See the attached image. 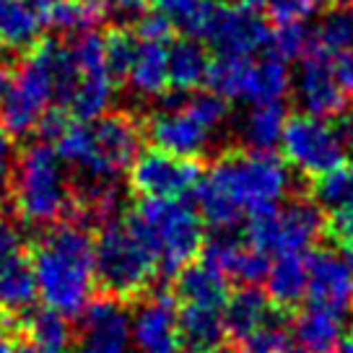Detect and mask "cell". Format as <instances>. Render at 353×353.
Wrapping results in <instances>:
<instances>
[{
	"mask_svg": "<svg viewBox=\"0 0 353 353\" xmlns=\"http://www.w3.org/2000/svg\"><path fill=\"white\" fill-rule=\"evenodd\" d=\"M291 174L273 151H232L198 182V213L213 229H234L242 216H260L283 203Z\"/></svg>",
	"mask_w": 353,
	"mask_h": 353,
	"instance_id": "cell-1",
	"label": "cell"
},
{
	"mask_svg": "<svg viewBox=\"0 0 353 353\" xmlns=\"http://www.w3.org/2000/svg\"><path fill=\"white\" fill-rule=\"evenodd\" d=\"M37 296L44 307L78 317L91 301L97 273H94V239L83 223H52V229L37 242L32 257Z\"/></svg>",
	"mask_w": 353,
	"mask_h": 353,
	"instance_id": "cell-2",
	"label": "cell"
},
{
	"mask_svg": "<svg viewBox=\"0 0 353 353\" xmlns=\"http://www.w3.org/2000/svg\"><path fill=\"white\" fill-rule=\"evenodd\" d=\"M128 223L148 244L166 276L179 273L203 250V219L179 198H143Z\"/></svg>",
	"mask_w": 353,
	"mask_h": 353,
	"instance_id": "cell-3",
	"label": "cell"
},
{
	"mask_svg": "<svg viewBox=\"0 0 353 353\" xmlns=\"http://www.w3.org/2000/svg\"><path fill=\"white\" fill-rule=\"evenodd\" d=\"M13 169V200L26 223L52 226L65 216L73 195L63 159L52 145H29Z\"/></svg>",
	"mask_w": 353,
	"mask_h": 353,
	"instance_id": "cell-4",
	"label": "cell"
},
{
	"mask_svg": "<svg viewBox=\"0 0 353 353\" xmlns=\"http://www.w3.org/2000/svg\"><path fill=\"white\" fill-rule=\"evenodd\" d=\"M229 117V104L219 94H192L169 99L148 122V135L156 148L166 154L198 159L208 151L213 135Z\"/></svg>",
	"mask_w": 353,
	"mask_h": 353,
	"instance_id": "cell-5",
	"label": "cell"
},
{
	"mask_svg": "<svg viewBox=\"0 0 353 353\" xmlns=\"http://www.w3.org/2000/svg\"><path fill=\"white\" fill-rule=\"evenodd\" d=\"M156 257L138 232L125 221H107L94 242V273L114 299L138 296L156 276Z\"/></svg>",
	"mask_w": 353,
	"mask_h": 353,
	"instance_id": "cell-6",
	"label": "cell"
},
{
	"mask_svg": "<svg viewBox=\"0 0 353 353\" xmlns=\"http://www.w3.org/2000/svg\"><path fill=\"white\" fill-rule=\"evenodd\" d=\"M55 99V42L37 44L8 83L0 104V122L11 135L37 130L44 112Z\"/></svg>",
	"mask_w": 353,
	"mask_h": 353,
	"instance_id": "cell-7",
	"label": "cell"
},
{
	"mask_svg": "<svg viewBox=\"0 0 353 353\" xmlns=\"http://www.w3.org/2000/svg\"><path fill=\"white\" fill-rule=\"evenodd\" d=\"M270 26L263 19V0H232L226 6L210 3L208 13L192 37L229 57H254L270 47Z\"/></svg>",
	"mask_w": 353,
	"mask_h": 353,
	"instance_id": "cell-8",
	"label": "cell"
},
{
	"mask_svg": "<svg viewBox=\"0 0 353 353\" xmlns=\"http://www.w3.org/2000/svg\"><path fill=\"white\" fill-rule=\"evenodd\" d=\"M322 234V210L317 203L294 200L252 216L247 242L265 254H301L312 250Z\"/></svg>",
	"mask_w": 353,
	"mask_h": 353,
	"instance_id": "cell-9",
	"label": "cell"
},
{
	"mask_svg": "<svg viewBox=\"0 0 353 353\" xmlns=\"http://www.w3.org/2000/svg\"><path fill=\"white\" fill-rule=\"evenodd\" d=\"M68 52L76 65V83L65 101V110L78 122L99 120L110 110L114 97V76L107 65L104 37L97 32L78 34L76 42L68 47Z\"/></svg>",
	"mask_w": 353,
	"mask_h": 353,
	"instance_id": "cell-10",
	"label": "cell"
},
{
	"mask_svg": "<svg viewBox=\"0 0 353 353\" xmlns=\"http://www.w3.org/2000/svg\"><path fill=\"white\" fill-rule=\"evenodd\" d=\"M283 154L296 166L301 174L320 176L345 161V145H343L338 130L325 117L314 114H296L286 120L283 135H281Z\"/></svg>",
	"mask_w": 353,
	"mask_h": 353,
	"instance_id": "cell-11",
	"label": "cell"
},
{
	"mask_svg": "<svg viewBox=\"0 0 353 353\" xmlns=\"http://www.w3.org/2000/svg\"><path fill=\"white\" fill-rule=\"evenodd\" d=\"M200 182L195 159L166 154L161 148L138 154L130 164V185L143 198H182Z\"/></svg>",
	"mask_w": 353,
	"mask_h": 353,
	"instance_id": "cell-12",
	"label": "cell"
},
{
	"mask_svg": "<svg viewBox=\"0 0 353 353\" xmlns=\"http://www.w3.org/2000/svg\"><path fill=\"white\" fill-rule=\"evenodd\" d=\"M91 138H94L91 179H114L120 172L130 169L143 145V132L138 122L128 114H101L91 128Z\"/></svg>",
	"mask_w": 353,
	"mask_h": 353,
	"instance_id": "cell-13",
	"label": "cell"
},
{
	"mask_svg": "<svg viewBox=\"0 0 353 353\" xmlns=\"http://www.w3.org/2000/svg\"><path fill=\"white\" fill-rule=\"evenodd\" d=\"M130 338L135 353H185L174 299L166 294L145 299L132 314Z\"/></svg>",
	"mask_w": 353,
	"mask_h": 353,
	"instance_id": "cell-14",
	"label": "cell"
},
{
	"mask_svg": "<svg viewBox=\"0 0 353 353\" xmlns=\"http://www.w3.org/2000/svg\"><path fill=\"white\" fill-rule=\"evenodd\" d=\"M294 91H296V99L304 107V112L314 114V117H332L345 107V94L335 78L330 57L317 50L304 55Z\"/></svg>",
	"mask_w": 353,
	"mask_h": 353,
	"instance_id": "cell-15",
	"label": "cell"
},
{
	"mask_svg": "<svg viewBox=\"0 0 353 353\" xmlns=\"http://www.w3.org/2000/svg\"><path fill=\"white\" fill-rule=\"evenodd\" d=\"M83 341L88 353H132L130 314L120 299L104 296L83 309Z\"/></svg>",
	"mask_w": 353,
	"mask_h": 353,
	"instance_id": "cell-16",
	"label": "cell"
},
{
	"mask_svg": "<svg viewBox=\"0 0 353 353\" xmlns=\"http://www.w3.org/2000/svg\"><path fill=\"white\" fill-rule=\"evenodd\" d=\"M307 294L312 304L345 312L353 307V270L335 252H314L307 257Z\"/></svg>",
	"mask_w": 353,
	"mask_h": 353,
	"instance_id": "cell-17",
	"label": "cell"
},
{
	"mask_svg": "<svg viewBox=\"0 0 353 353\" xmlns=\"http://www.w3.org/2000/svg\"><path fill=\"white\" fill-rule=\"evenodd\" d=\"M176 322H179L182 345L190 353L216 351L221 345V341H223V335H226L223 307L182 304V309H176Z\"/></svg>",
	"mask_w": 353,
	"mask_h": 353,
	"instance_id": "cell-18",
	"label": "cell"
},
{
	"mask_svg": "<svg viewBox=\"0 0 353 353\" xmlns=\"http://www.w3.org/2000/svg\"><path fill=\"white\" fill-rule=\"evenodd\" d=\"M125 78L138 97H161L169 88V47L138 39Z\"/></svg>",
	"mask_w": 353,
	"mask_h": 353,
	"instance_id": "cell-19",
	"label": "cell"
},
{
	"mask_svg": "<svg viewBox=\"0 0 353 353\" xmlns=\"http://www.w3.org/2000/svg\"><path fill=\"white\" fill-rule=\"evenodd\" d=\"M42 26V19L29 0H0V50H32L39 44Z\"/></svg>",
	"mask_w": 353,
	"mask_h": 353,
	"instance_id": "cell-20",
	"label": "cell"
},
{
	"mask_svg": "<svg viewBox=\"0 0 353 353\" xmlns=\"http://www.w3.org/2000/svg\"><path fill=\"white\" fill-rule=\"evenodd\" d=\"M176 296L182 304H210L223 307L229 299V281L210 263L185 265L176 276Z\"/></svg>",
	"mask_w": 353,
	"mask_h": 353,
	"instance_id": "cell-21",
	"label": "cell"
},
{
	"mask_svg": "<svg viewBox=\"0 0 353 353\" xmlns=\"http://www.w3.org/2000/svg\"><path fill=\"white\" fill-rule=\"evenodd\" d=\"M268 299L278 307H294L307 296V260L301 254H278L268 268Z\"/></svg>",
	"mask_w": 353,
	"mask_h": 353,
	"instance_id": "cell-22",
	"label": "cell"
},
{
	"mask_svg": "<svg viewBox=\"0 0 353 353\" xmlns=\"http://www.w3.org/2000/svg\"><path fill=\"white\" fill-rule=\"evenodd\" d=\"M343 314L335 309L312 304L294 322V335L301 348L309 351H332L343 338Z\"/></svg>",
	"mask_w": 353,
	"mask_h": 353,
	"instance_id": "cell-23",
	"label": "cell"
},
{
	"mask_svg": "<svg viewBox=\"0 0 353 353\" xmlns=\"http://www.w3.org/2000/svg\"><path fill=\"white\" fill-rule=\"evenodd\" d=\"M210 68L208 50L198 39H182L169 47V86L179 94L205 83Z\"/></svg>",
	"mask_w": 353,
	"mask_h": 353,
	"instance_id": "cell-24",
	"label": "cell"
},
{
	"mask_svg": "<svg viewBox=\"0 0 353 353\" xmlns=\"http://www.w3.org/2000/svg\"><path fill=\"white\" fill-rule=\"evenodd\" d=\"M291 91V73L281 57L270 55L265 60H252L247 78V97L250 104H276L283 101Z\"/></svg>",
	"mask_w": 353,
	"mask_h": 353,
	"instance_id": "cell-25",
	"label": "cell"
},
{
	"mask_svg": "<svg viewBox=\"0 0 353 353\" xmlns=\"http://www.w3.org/2000/svg\"><path fill=\"white\" fill-rule=\"evenodd\" d=\"M270 299L268 294L257 291L254 286H244L236 294L226 299L223 304V322H226V332L232 335L234 341L242 338L244 332H250L252 327H257L260 322H265L273 309H270Z\"/></svg>",
	"mask_w": 353,
	"mask_h": 353,
	"instance_id": "cell-26",
	"label": "cell"
},
{
	"mask_svg": "<svg viewBox=\"0 0 353 353\" xmlns=\"http://www.w3.org/2000/svg\"><path fill=\"white\" fill-rule=\"evenodd\" d=\"M286 110L283 104H254V110L242 120V141L254 151H273L281 143V135L286 128Z\"/></svg>",
	"mask_w": 353,
	"mask_h": 353,
	"instance_id": "cell-27",
	"label": "cell"
},
{
	"mask_svg": "<svg viewBox=\"0 0 353 353\" xmlns=\"http://www.w3.org/2000/svg\"><path fill=\"white\" fill-rule=\"evenodd\" d=\"M29 341L37 348V353H68L70 351V341L73 332L68 325V317L57 314L52 309H39L29 317L26 325Z\"/></svg>",
	"mask_w": 353,
	"mask_h": 353,
	"instance_id": "cell-28",
	"label": "cell"
},
{
	"mask_svg": "<svg viewBox=\"0 0 353 353\" xmlns=\"http://www.w3.org/2000/svg\"><path fill=\"white\" fill-rule=\"evenodd\" d=\"M37 301V283H34L32 263L23 257L11 270L0 276V312L6 314H21L32 309Z\"/></svg>",
	"mask_w": 353,
	"mask_h": 353,
	"instance_id": "cell-29",
	"label": "cell"
},
{
	"mask_svg": "<svg viewBox=\"0 0 353 353\" xmlns=\"http://www.w3.org/2000/svg\"><path fill=\"white\" fill-rule=\"evenodd\" d=\"M312 50L322 55H343L353 50V13L351 8H338L320 21L317 32L312 34Z\"/></svg>",
	"mask_w": 353,
	"mask_h": 353,
	"instance_id": "cell-30",
	"label": "cell"
},
{
	"mask_svg": "<svg viewBox=\"0 0 353 353\" xmlns=\"http://www.w3.org/2000/svg\"><path fill=\"white\" fill-rule=\"evenodd\" d=\"M104 16H107L104 0H65L44 23L68 34H83L94 32V26L104 21Z\"/></svg>",
	"mask_w": 353,
	"mask_h": 353,
	"instance_id": "cell-31",
	"label": "cell"
},
{
	"mask_svg": "<svg viewBox=\"0 0 353 353\" xmlns=\"http://www.w3.org/2000/svg\"><path fill=\"white\" fill-rule=\"evenodd\" d=\"M314 200L325 210H341L353 200V164H338L314 182Z\"/></svg>",
	"mask_w": 353,
	"mask_h": 353,
	"instance_id": "cell-32",
	"label": "cell"
},
{
	"mask_svg": "<svg viewBox=\"0 0 353 353\" xmlns=\"http://www.w3.org/2000/svg\"><path fill=\"white\" fill-rule=\"evenodd\" d=\"M288 343V325L276 312L268 317L265 322H260L257 327H252L250 332H244L242 338H236L239 353H281Z\"/></svg>",
	"mask_w": 353,
	"mask_h": 353,
	"instance_id": "cell-33",
	"label": "cell"
},
{
	"mask_svg": "<svg viewBox=\"0 0 353 353\" xmlns=\"http://www.w3.org/2000/svg\"><path fill=\"white\" fill-rule=\"evenodd\" d=\"M268 268H270V254L254 250L252 244L247 242L232 257V263L226 268V278H234L244 286H254V283L265 281Z\"/></svg>",
	"mask_w": 353,
	"mask_h": 353,
	"instance_id": "cell-34",
	"label": "cell"
},
{
	"mask_svg": "<svg viewBox=\"0 0 353 353\" xmlns=\"http://www.w3.org/2000/svg\"><path fill=\"white\" fill-rule=\"evenodd\" d=\"M268 50L281 60H299L312 52V32L304 29V23H281L270 34Z\"/></svg>",
	"mask_w": 353,
	"mask_h": 353,
	"instance_id": "cell-35",
	"label": "cell"
},
{
	"mask_svg": "<svg viewBox=\"0 0 353 353\" xmlns=\"http://www.w3.org/2000/svg\"><path fill=\"white\" fill-rule=\"evenodd\" d=\"M156 11H161L172 23H179L182 29L195 34L203 16L208 13L210 0H154Z\"/></svg>",
	"mask_w": 353,
	"mask_h": 353,
	"instance_id": "cell-36",
	"label": "cell"
},
{
	"mask_svg": "<svg viewBox=\"0 0 353 353\" xmlns=\"http://www.w3.org/2000/svg\"><path fill=\"white\" fill-rule=\"evenodd\" d=\"M325 0H263L265 13L281 23H304L314 13H320Z\"/></svg>",
	"mask_w": 353,
	"mask_h": 353,
	"instance_id": "cell-37",
	"label": "cell"
},
{
	"mask_svg": "<svg viewBox=\"0 0 353 353\" xmlns=\"http://www.w3.org/2000/svg\"><path fill=\"white\" fill-rule=\"evenodd\" d=\"M135 44H138V37L130 32H122V29L112 32L110 37H104L107 65H110L114 78H125L128 65H130V60H132V52H135Z\"/></svg>",
	"mask_w": 353,
	"mask_h": 353,
	"instance_id": "cell-38",
	"label": "cell"
},
{
	"mask_svg": "<svg viewBox=\"0 0 353 353\" xmlns=\"http://www.w3.org/2000/svg\"><path fill=\"white\" fill-rule=\"evenodd\" d=\"M23 257V239L21 232L13 226L11 221L0 219V276L6 270H11L16 263H21Z\"/></svg>",
	"mask_w": 353,
	"mask_h": 353,
	"instance_id": "cell-39",
	"label": "cell"
},
{
	"mask_svg": "<svg viewBox=\"0 0 353 353\" xmlns=\"http://www.w3.org/2000/svg\"><path fill=\"white\" fill-rule=\"evenodd\" d=\"M172 29H174V23L169 21L161 11L145 13V16H141L138 23H135V37H138V39H145V42L166 44L169 37H172Z\"/></svg>",
	"mask_w": 353,
	"mask_h": 353,
	"instance_id": "cell-40",
	"label": "cell"
},
{
	"mask_svg": "<svg viewBox=\"0 0 353 353\" xmlns=\"http://www.w3.org/2000/svg\"><path fill=\"white\" fill-rule=\"evenodd\" d=\"M332 234H335L343 244H353V200L351 203H345L341 210H335Z\"/></svg>",
	"mask_w": 353,
	"mask_h": 353,
	"instance_id": "cell-41",
	"label": "cell"
},
{
	"mask_svg": "<svg viewBox=\"0 0 353 353\" xmlns=\"http://www.w3.org/2000/svg\"><path fill=\"white\" fill-rule=\"evenodd\" d=\"M13 159H16V148H13V135L6 130V125L0 122V182L11 174Z\"/></svg>",
	"mask_w": 353,
	"mask_h": 353,
	"instance_id": "cell-42",
	"label": "cell"
},
{
	"mask_svg": "<svg viewBox=\"0 0 353 353\" xmlns=\"http://www.w3.org/2000/svg\"><path fill=\"white\" fill-rule=\"evenodd\" d=\"M332 68H335V78H338V83H341L343 94H345V97H353V50L338 55V63Z\"/></svg>",
	"mask_w": 353,
	"mask_h": 353,
	"instance_id": "cell-43",
	"label": "cell"
},
{
	"mask_svg": "<svg viewBox=\"0 0 353 353\" xmlns=\"http://www.w3.org/2000/svg\"><path fill=\"white\" fill-rule=\"evenodd\" d=\"M338 114H341V117H338L335 130H338V135H341L345 151H353V107H348V110L343 107Z\"/></svg>",
	"mask_w": 353,
	"mask_h": 353,
	"instance_id": "cell-44",
	"label": "cell"
},
{
	"mask_svg": "<svg viewBox=\"0 0 353 353\" xmlns=\"http://www.w3.org/2000/svg\"><path fill=\"white\" fill-rule=\"evenodd\" d=\"M29 3H32V8L39 13V19H42V23H44L57 8H60V6H63V3H65V0H29Z\"/></svg>",
	"mask_w": 353,
	"mask_h": 353,
	"instance_id": "cell-45",
	"label": "cell"
},
{
	"mask_svg": "<svg viewBox=\"0 0 353 353\" xmlns=\"http://www.w3.org/2000/svg\"><path fill=\"white\" fill-rule=\"evenodd\" d=\"M13 351V338H11V330H8V325L0 320V353H11Z\"/></svg>",
	"mask_w": 353,
	"mask_h": 353,
	"instance_id": "cell-46",
	"label": "cell"
},
{
	"mask_svg": "<svg viewBox=\"0 0 353 353\" xmlns=\"http://www.w3.org/2000/svg\"><path fill=\"white\" fill-rule=\"evenodd\" d=\"M338 353H353V320L348 330H343V338L338 341Z\"/></svg>",
	"mask_w": 353,
	"mask_h": 353,
	"instance_id": "cell-47",
	"label": "cell"
},
{
	"mask_svg": "<svg viewBox=\"0 0 353 353\" xmlns=\"http://www.w3.org/2000/svg\"><path fill=\"white\" fill-rule=\"evenodd\" d=\"M112 6H117L122 13H135L141 11V6H143V0H110Z\"/></svg>",
	"mask_w": 353,
	"mask_h": 353,
	"instance_id": "cell-48",
	"label": "cell"
},
{
	"mask_svg": "<svg viewBox=\"0 0 353 353\" xmlns=\"http://www.w3.org/2000/svg\"><path fill=\"white\" fill-rule=\"evenodd\" d=\"M8 83H11V76H8V70H6V68H0V104H3V99H6Z\"/></svg>",
	"mask_w": 353,
	"mask_h": 353,
	"instance_id": "cell-49",
	"label": "cell"
},
{
	"mask_svg": "<svg viewBox=\"0 0 353 353\" xmlns=\"http://www.w3.org/2000/svg\"><path fill=\"white\" fill-rule=\"evenodd\" d=\"M11 353H37V348H34L32 343H29V345L23 343V345H13V351H11Z\"/></svg>",
	"mask_w": 353,
	"mask_h": 353,
	"instance_id": "cell-50",
	"label": "cell"
},
{
	"mask_svg": "<svg viewBox=\"0 0 353 353\" xmlns=\"http://www.w3.org/2000/svg\"><path fill=\"white\" fill-rule=\"evenodd\" d=\"M281 353H330V351H309V348H283Z\"/></svg>",
	"mask_w": 353,
	"mask_h": 353,
	"instance_id": "cell-51",
	"label": "cell"
},
{
	"mask_svg": "<svg viewBox=\"0 0 353 353\" xmlns=\"http://www.w3.org/2000/svg\"><path fill=\"white\" fill-rule=\"evenodd\" d=\"M348 250H345V263L351 265V270H353V244H345Z\"/></svg>",
	"mask_w": 353,
	"mask_h": 353,
	"instance_id": "cell-52",
	"label": "cell"
},
{
	"mask_svg": "<svg viewBox=\"0 0 353 353\" xmlns=\"http://www.w3.org/2000/svg\"><path fill=\"white\" fill-rule=\"evenodd\" d=\"M341 8H353V0H335Z\"/></svg>",
	"mask_w": 353,
	"mask_h": 353,
	"instance_id": "cell-53",
	"label": "cell"
},
{
	"mask_svg": "<svg viewBox=\"0 0 353 353\" xmlns=\"http://www.w3.org/2000/svg\"><path fill=\"white\" fill-rule=\"evenodd\" d=\"M208 353H232V351H208Z\"/></svg>",
	"mask_w": 353,
	"mask_h": 353,
	"instance_id": "cell-54",
	"label": "cell"
},
{
	"mask_svg": "<svg viewBox=\"0 0 353 353\" xmlns=\"http://www.w3.org/2000/svg\"><path fill=\"white\" fill-rule=\"evenodd\" d=\"M76 353H88V351H86V348H81V351H76Z\"/></svg>",
	"mask_w": 353,
	"mask_h": 353,
	"instance_id": "cell-55",
	"label": "cell"
}]
</instances>
